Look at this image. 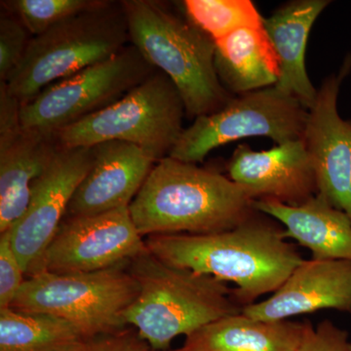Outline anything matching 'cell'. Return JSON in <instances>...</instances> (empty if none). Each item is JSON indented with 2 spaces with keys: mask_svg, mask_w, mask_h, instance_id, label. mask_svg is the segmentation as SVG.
<instances>
[{
  "mask_svg": "<svg viewBox=\"0 0 351 351\" xmlns=\"http://www.w3.org/2000/svg\"><path fill=\"white\" fill-rule=\"evenodd\" d=\"M295 351H351L350 334L330 320L313 326L307 321L306 332Z\"/></svg>",
  "mask_w": 351,
  "mask_h": 351,
  "instance_id": "cell-26",
  "label": "cell"
},
{
  "mask_svg": "<svg viewBox=\"0 0 351 351\" xmlns=\"http://www.w3.org/2000/svg\"><path fill=\"white\" fill-rule=\"evenodd\" d=\"M129 211L143 237L225 232L258 212L230 178L170 156L157 161Z\"/></svg>",
  "mask_w": 351,
  "mask_h": 351,
  "instance_id": "cell-2",
  "label": "cell"
},
{
  "mask_svg": "<svg viewBox=\"0 0 351 351\" xmlns=\"http://www.w3.org/2000/svg\"><path fill=\"white\" fill-rule=\"evenodd\" d=\"M215 45L217 73L230 93H248L278 82V57L263 23L241 27L215 41Z\"/></svg>",
  "mask_w": 351,
  "mask_h": 351,
  "instance_id": "cell-19",
  "label": "cell"
},
{
  "mask_svg": "<svg viewBox=\"0 0 351 351\" xmlns=\"http://www.w3.org/2000/svg\"><path fill=\"white\" fill-rule=\"evenodd\" d=\"M350 69L351 56L338 75L322 83L308 110L302 141L313 160L317 195L351 219V119L338 112L339 87Z\"/></svg>",
  "mask_w": 351,
  "mask_h": 351,
  "instance_id": "cell-13",
  "label": "cell"
},
{
  "mask_svg": "<svg viewBox=\"0 0 351 351\" xmlns=\"http://www.w3.org/2000/svg\"><path fill=\"white\" fill-rule=\"evenodd\" d=\"M157 69L132 44L107 61L53 83L25 105V129L57 135L121 99Z\"/></svg>",
  "mask_w": 351,
  "mask_h": 351,
  "instance_id": "cell-9",
  "label": "cell"
},
{
  "mask_svg": "<svg viewBox=\"0 0 351 351\" xmlns=\"http://www.w3.org/2000/svg\"><path fill=\"white\" fill-rule=\"evenodd\" d=\"M330 1L297 0L263 18L265 32L278 57V82L274 86L295 97L309 110L317 97L306 69V50L311 27Z\"/></svg>",
  "mask_w": 351,
  "mask_h": 351,
  "instance_id": "cell-18",
  "label": "cell"
},
{
  "mask_svg": "<svg viewBox=\"0 0 351 351\" xmlns=\"http://www.w3.org/2000/svg\"><path fill=\"white\" fill-rule=\"evenodd\" d=\"M228 178L252 199L297 206L317 195L311 157L302 138L269 151L239 145L228 164Z\"/></svg>",
  "mask_w": 351,
  "mask_h": 351,
  "instance_id": "cell-14",
  "label": "cell"
},
{
  "mask_svg": "<svg viewBox=\"0 0 351 351\" xmlns=\"http://www.w3.org/2000/svg\"><path fill=\"white\" fill-rule=\"evenodd\" d=\"M128 263L88 274L40 272L27 277L11 308L68 321L86 339L125 329L126 309L138 295Z\"/></svg>",
  "mask_w": 351,
  "mask_h": 351,
  "instance_id": "cell-6",
  "label": "cell"
},
{
  "mask_svg": "<svg viewBox=\"0 0 351 351\" xmlns=\"http://www.w3.org/2000/svg\"><path fill=\"white\" fill-rule=\"evenodd\" d=\"M130 44L121 1L101 0L32 36L24 59L7 80L9 93L21 106L53 83L107 61Z\"/></svg>",
  "mask_w": 351,
  "mask_h": 351,
  "instance_id": "cell-5",
  "label": "cell"
},
{
  "mask_svg": "<svg viewBox=\"0 0 351 351\" xmlns=\"http://www.w3.org/2000/svg\"><path fill=\"white\" fill-rule=\"evenodd\" d=\"M32 36L15 15L2 11L0 17V82H7L24 59Z\"/></svg>",
  "mask_w": 351,
  "mask_h": 351,
  "instance_id": "cell-24",
  "label": "cell"
},
{
  "mask_svg": "<svg viewBox=\"0 0 351 351\" xmlns=\"http://www.w3.org/2000/svg\"><path fill=\"white\" fill-rule=\"evenodd\" d=\"M138 295L126 309V325L156 350H169L177 337H188L226 316L241 313L233 288L211 276L172 267L147 250L128 263Z\"/></svg>",
  "mask_w": 351,
  "mask_h": 351,
  "instance_id": "cell-3",
  "label": "cell"
},
{
  "mask_svg": "<svg viewBox=\"0 0 351 351\" xmlns=\"http://www.w3.org/2000/svg\"><path fill=\"white\" fill-rule=\"evenodd\" d=\"M147 250L129 207L64 218L31 276L99 271L128 263Z\"/></svg>",
  "mask_w": 351,
  "mask_h": 351,
  "instance_id": "cell-10",
  "label": "cell"
},
{
  "mask_svg": "<svg viewBox=\"0 0 351 351\" xmlns=\"http://www.w3.org/2000/svg\"><path fill=\"white\" fill-rule=\"evenodd\" d=\"M130 44L145 61L170 78L186 114L219 112L232 97L215 66L213 39L182 15L156 0H121Z\"/></svg>",
  "mask_w": 351,
  "mask_h": 351,
  "instance_id": "cell-4",
  "label": "cell"
},
{
  "mask_svg": "<svg viewBox=\"0 0 351 351\" xmlns=\"http://www.w3.org/2000/svg\"><path fill=\"white\" fill-rule=\"evenodd\" d=\"M78 351H161L156 350L145 339L140 336L137 330H121L112 334L103 335L96 338L87 339ZM164 351H184L169 350Z\"/></svg>",
  "mask_w": 351,
  "mask_h": 351,
  "instance_id": "cell-27",
  "label": "cell"
},
{
  "mask_svg": "<svg viewBox=\"0 0 351 351\" xmlns=\"http://www.w3.org/2000/svg\"><path fill=\"white\" fill-rule=\"evenodd\" d=\"M86 341L56 316L0 309V351H78Z\"/></svg>",
  "mask_w": 351,
  "mask_h": 351,
  "instance_id": "cell-21",
  "label": "cell"
},
{
  "mask_svg": "<svg viewBox=\"0 0 351 351\" xmlns=\"http://www.w3.org/2000/svg\"><path fill=\"white\" fill-rule=\"evenodd\" d=\"M307 115L301 101L276 86L239 95L219 112L196 117L169 156L197 164L217 147L240 138L267 137L277 145L301 140Z\"/></svg>",
  "mask_w": 351,
  "mask_h": 351,
  "instance_id": "cell-8",
  "label": "cell"
},
{
  "mask_svg": "<svg viewBox=\"0 0 351 351\" xmlns=\"http://www.w3.org/2000/svg\"><path fill=\"white\" fill-rule=\"evenodd\" d=\"M324 309L351 313V262L304 260L271 297L242 313L254 319L282 321Z\"/></svg>",
  "mask_w": 351,
  "mask_h": 351,
  "instance_id": "cell-16",
  "label": "cell"
},
{
  "mask_svg": "<svg viewBox=\"0 0 351 351\" xmlns=\"http://www.w3.org/2000/svg\"><path fill=\"white\" fill-rule=\"evenodd\" d=\"M101 2V0H9L1 3L24 24L32 36H36Z\"/></svg>",
  "mask_w": 351,
  "mask_h": 351,
  "instance_id": "cell-23",
  "label": "cell"
},
{
  "mask_svg": "<svg viewBox=\"0 0 351 351\" xmlns=\"http://www.w3.org/2000/svg\"><path fill=\"white\" fill-rule=\"evenodd\" d=\"M25 276L11 243L10 232L0 234V309L11 306Z\"/></svg>",
  "mask_w": 351,
  "mask_h": 351,
  "instance_id": "cell-25",
  "label": "cell"
},
{
  "mask_svg": "<svg viewBox=\"0 0 351 351\" xmlns=\"http://www.w3.org/2000/svg\"><path fill=\"white\" fill-rule=\"evenodd\" d=\"M186 114L174 83L156 71L119 101L59 132L57 138L64 149L120 141L159 161L169 156L181 137Z\"/></svg>",
  "mask_w": 351,
  "mask_h": 351,
  "instance_id": "cell-7",
  "label": "cell"
},
{
  "mask_svg": "<svg viewBox=\"0 0 351 351\" xmlns=\"http://www.w3.org/2000/svg\"><path fill=\"white\" fill-rule=\"evenodd\" d=\"M91 168L76 189L66 218L129 207L157 161L129 143L110 141L93 147Z\"/></svg>",
  "mask_w": 351,
  "mask_h": 351,
  "instance_id": "cell-15",
  "label": "cell"
},
{
  "mask_svg": "<svg viewBox=\"0 0 351 351\" xmlns=\"http://www.w3.org/2000/svg\"><path fill=\"white\" fill-rule=\"evenodd\" d=\"M60 149L57 135L23 127L20 101L0 85V234L22 218L32 184Z\"/></svg>",
  "mask_w": 351,
  "mask_h": 351,
  "instance_id": "cell-12",
  "label": "cell"
},
{
  "mask_svg": "<svg viewBox=\"0 0 351 351\" xmlns=\"http://www.w3.org/2000/svg\"><path fill=\"white\" fill-rule=\"evenodd\" d=\"M145 240L147 250L167 265L234 284L233 297L242 307L274 294L304 261L283 226L258 211L225 232L157 234Z\"/></svg>",
  "mask_w": 351,
  "mask_h": 351,
  "instance_id": "cell-1",
  "label": "cell"
},
{
  "mask_svg": "<svg viewBox=\"0 0 351 351\" xmlns=\"http://www.w3.org/2000/svg\"><path fill=\"white\" fill-rule=\"evenodd\" d=\"M254 208L280 223L286 237L308 249L313 258L351 262V219L322 196L314 195L297 206L254 201Z\"/></svg>",
  "mask_w": 351,
  "mask_h": 351,
  "instance_id": "cell-17",
  "label": "cell"
},
{
  "mask_svg": "<svg viewBox=\"0 0 351 351\" xmlns=\"http://www.w3.org/2000/svg\"><path fill=\"white\" fill-rule=\"evenodd\" d=\"M306 322L254 319L243 313L226 316L186 337L184 351H295Z\"/></svg>",
  "mask_w": 351,
  "mask_h": 351,
  "instance_id": "cell-20",
  "label": "cell"
},
{
  "mask_svg": "<svg viewBox=\"0 0 351 351\" xmlns=\"http://www.w3.org/2000/svg\"><path fill=\"white\" fill-rule=\"evenodd\" d=\"M182 13L214 41L232 32L262 24L263 18L250 0H184Z\"/></svg>",
  "mask_w": 351,
  "mask_h": 351,
  "instance_id": "cell-22",
  "label": "cell"
},
{
  "mask_svg": "<svg viewBox=\"0 0 351 351\" xmlns=\"http://www.w3.org/2000/svg\"><path fill=\"white\" fill-rule=\"evenodd\" d=\"M93 159V147H61L45 172L32 184L29 206L9 230L25 276H31L38 267Z\"/></svg>",
  "mask_w": 351,
  "mask_h": 351,
  "instance_id": "cell-11",
  "label": "cell"
}]
</instances>
